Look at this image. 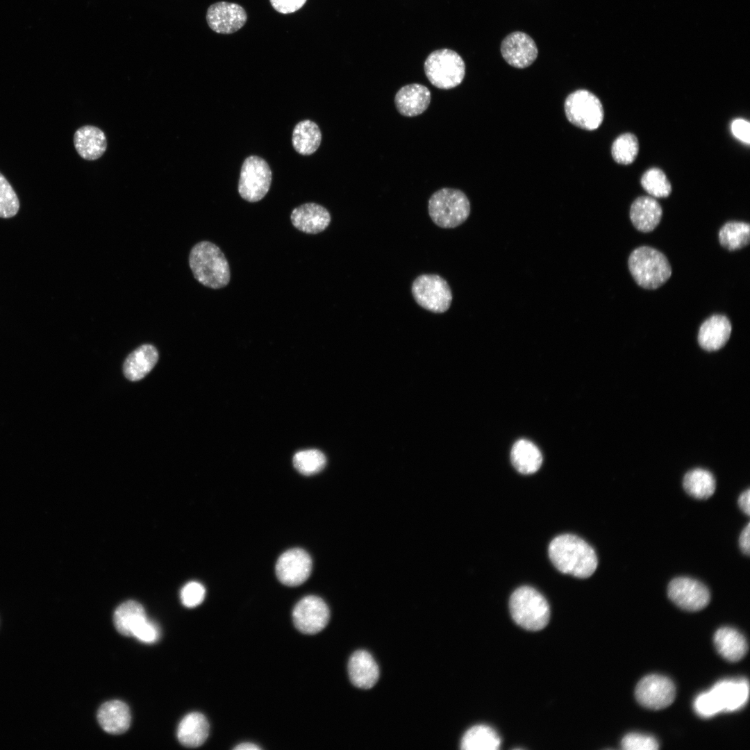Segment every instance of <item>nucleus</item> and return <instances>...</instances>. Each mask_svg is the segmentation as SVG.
I'll return each mask as SVG.
<instances>
[{
	"label": "nucleus",
	"mask_w": 750,
	"mask_h": 750,
	"mask_svg": "<svg viewBox=\"0 0 750 750\" xmlns=\"http://www.w3.org/2000/svg\"><path fill=\"white\" fill-rule=\"evenodd\" d=\"M683 485L690 496L699 499H706L715 492V480L709 471L697 468L685 474Z\"/></svg>",
	"instance_id": "31"
},
{
	"label": "nucleus",
	"mask_w": 750,
	"mask_h": 750,
	"mask_svg": "<svg viewBox=\"0 0 750 750\" xmlns=\"http://www.w3.org/2000/svg\"><path fill=\"white\" fill-rule=\"evenodd\" d=\"M326 459L324 454L317 449L303 450L293 457V465L301 474L306 476L318 473L325 467Z\"/></svg>",
	"instance_id": "35"
},
{
	"label": "nucleus",
	"mask_w": 750,
	"mask_h": 750,
	"mask_svg": "<svg viewBox=\"0 0 750 750\" xmlns=\"http://www.w3.org/2000/svg\"><path fill=\"white\" fill-rule=\"evenodd\" d=\"M710 691L720 712H731L746 704L749 689L746 679L723 680L716 683Z\"/></svg>",
	"instance_id": "16"
},
{
	"label": "nucleus",
	"mask_w": 750,
	"mask_h": 750,
	"mask_svg": "<svg viewBox=\"0 0 750 750\" xmlns=\"http://www.w3.org/2000/svg\"><path fill=\"white\" fill-rule=\"evenodd\" d=\"M695 712L701 717H710L721 712L710 691L699 694L694 701Z\"/></svg>",
	"instance_id": "39"
},
{
	"label": "nucleus",
	"mask_w": 750,
	"mask_h": 750,
	"mask_svg": "<svg viewBox=\"0 0 750 750\" xmlns=\"http://www.w3.org/2000/svg\"><path fill=\"white\" fill-rule=\"evenodd\" d=\"M501 738L492 728L483 724L468 729L462 738L460 748L464 750H497Z\"/></svg>",
	"instance_id": "30"
},
{
	"label": "nucleus",
	"mask_w": 750,
	"mask_h": 750,
	"mask_svg": "<svg viewBox=\"0 0 750 750\" xmlns=\"http://www.w3.org/2000/svg\"><path fill=\"white\" fill-rule=\"evenodd\" d=\"M97 717L101 727L106 732L115 735L126 732L131 721L128 706L118 700L107 701L102 704L98 710Z\"/></svg>",
	"instance_id": "22"
},
{
	"label": "nucleus",
	"mask_w": 750,
	"mask_h": 750,
	"mask_svg": "<svg viewBox=\"0 0 750 750\" xmlns=\"http://www.w3.org/2000/svg\"><path fill=\"white\" fill-rule=\"evenodd\" d=\"M628 265L637 284L647 290L660 288L672 275L671 265L667 257L648 246L634 249L629 256Z\"/></svg>",
	"instance_id": "3"
},
{
	"label": "nucleus",
	"mask_w": 750,
	"mask_h": 750,
	"mask_svg": "<svg viewBox=\"0 0 750 750\" xmlns=\"http://www.w3.org/2000/svg\"><path fill=\"white\" fill-rule=\"evenodd\" d=\"M292 225L301 232L317 234L329 225L331 217L326 208L315 203H306L295 208L290 215Z\"/></svg>",
	"instance_id": "17"
},
{
	"label": "nucleus",
	"mask_w": 750,
	"mask_h": 750,
	"mask_svg": "<svg viewBox=\"0 0 750 750\" xmlns=\"http://www.w3.org/2000/svg\"><path fill=\"white\" fill-rule=\"evenodd\" d=\"M206 590L199 582L192 581L184 585L181 591V599L183 604L188 608H194L202 603L205 598Z\"/></svg>",
	"instance_id": "38"
},
{
	"label": "nucleus",
	"mask_w": 750,
	"mask_h": 750,
	"mask_svg": "<svg viewBox=\"0 0 750 750\" xmlns=\"http://www.w3.org/2000/svg\"><path fill=\"white\" fill-rule=\"evenodd\" d=\"M500 51L508 65L519 69L529 67L538 55L533 39L522 31H514L506 36L501 41Z\"/></svg>",
	"instance_id": "14"
},
{
	"label": "nucleus",
	"mask_w": 750,
	"mask_h": 750,
	"mask_svg": "<svg viewBox=\"0 0 750 750\" xmlns=\"http://www.w3.org/2000/svg\"><path fill=\"white\" fill-rule=\"evenodd\" d=\"M509 608L513 620L528 631H540L549 622V603L533 588L522 586L515 590L510 596Z\"/></svg>",
	"instance_id": "4"
},
{
	"label": "nucleus",
	"mask_w": 750,
	"mask_h": 750,
	"mask_svg": "<svg viewBox=\"0 0 750 750\" xmlns=\"http://www.w3.org/2000/svg\"><path fill=\"white\" fill-rule=\"evenodd\" d=\"M76 152L83 159L95 160L101 158L107 148L106 138L99 128L85 125L78 128L74 135Z\"/></svg>",
	"instance_id": "21"
},
{
	"label": "nucleus",
	"mask_w": 750,
	"mask_h": 750,
	"mask_svg": "<svg viewBox=\"0 0 750 750\" xmlns=\"http://www.w3.org/2000/svg\"><path fill=\"white\" fill-rule=\"evenodd\" d=\"M640 182L644 190L653 197L665 198L671 194V183L659 168L652 167L647 170L642 176Z\"/></svg>",
	"instance_id": "34"
},
{
	"label": "nucleus",
	"mask_w": 750,
	"mask_h": 750,
	"mask_svg": "<svg viewBox=\"0 0 750 750\" xmlns=\"http://www.w3.org/2000/svg\"><path fill=\"white\" fill-rule=\"evenodd\" d=\"M638 151V138L631 133H625L619 135L613 142L611 148L614 160L625 165L631 164L635 160Z\"/></svg>",
	"instance_id": "33"
},
{
	"label": "nucleus",
	"mask_w": 750,
	"mask_h": 750,
	"mask_svg": "<svg viewBox=\"0 0 750 750\" xmlns=\"http://www.w3.org/2000/svg\"><path fill=\"white\" fill-rule=\"evenodd\" d=\"M158 360L156 348L152 344H142L126 358L123 365L124 374L131 381L141 380L151 371Z\"/></svg>",
	"instance_id": "24"
},
{
	"label": "nucleus",
	"mask_w": 750,
	"mask_h": 750,
	"mask_svg": "<svg viewBox=\"0 0 750 750\" xmlns=\"http://www.w3.org/2000/svg\"><path fill=\"white\" fill-rule=\"evenodd\" d=\"M431 98V92L428 88L422 84L412 83L403 86L397 91L394 103L401 115L415 117L428 108Z\"/></svg>",
	"instance_id": "18"
},
{
	"label": "nucleus",
	"mask_w": 750,
	"mask_h": 750,
	"mask_svg": "<svg viewBox=\"0 0 750 750\" xmlns=\"http://www.w3.org/2000/svg\"><path fill=\"white\" fill-rule=\"evenodd\" d=\"M668 597L677 606L688 611H697L705 608L710 601L707 587L697 580L689 577H678L668 585Z\"/></svg>",
	"instance_id": "12"
},
{
	"label": "nucleus",
	"mask_w": 750,
	"mask_h": 750,
	"mask_svg": "<svg viewBox=\"0 0 750 750\" xmlns=\"http://www.w3.org/2000/svg\"><path fill=\"white\" fill-rule=\"evenodd\" d=\"M272 183V171L267 162L257 156L247 157L241 167L238 192L249 202L261 200L268 192Z\"/></svg>",
	"instance_id": "9"
},
{
	"label": "nucleus",
	"mask_w": 750,
	"mask_h": 750,
	"mask_svg": "<svg viewBox=\"0 0 750 750\" xmlns=\"http://www.w3.org/2000/svg\"><path fill=\"white\" fill-rule=\"evenodd\" d=\"M749 535H750V524L748 523L747 524V526L743 528V530H742V533L740 534V538H739L740 547L741 550L742 551V552L744 554L747 555V556L749 555V551H750V538H749Z\"/></svg>",
	"instance_id": "43"
},
{
	"label": "nucleus",
	"mask_w": 750,
	"mask_h": 750,
	"mask_svg": "<svg viewBox=\"0 0 750 750\" xmlns=\"http://www.w3.org/2000/svg\"><path fill=\"white\" fill-rule=\"evenodd\" d=\"M662 215L660 203L647 196L638 197L631 204L630 219L636 229L649 233L659 224Z\"/></svg>",
	"instance_id": "23"
},
{
	"label": "nucleus",
	"mask_w": 750,
	"mask_h": 750,
	"mask_svg": "<svg viewBox=\"0 0 750 750\" xmlns=\"http://www.w3.org/2000/svg\"><path fill=\"white\" fill-rule=\"evenodd\" d=\"M147 619L143 606L133 600L119 605L113 615V622L117 631L124 636H133L138 626Z\"/></svg>",
	"instance_id": "28"
},
{
	"label": "nucleus",
	"mask_w": 750,
	"mask_h": 750,
	"mask_svg": "<svg viewBox=\"0 0 750 750\" xmlns=\"http://www.w3.org/2000/svg\"><path fill=\"white\" fill-rule=\"evenodd\" d=\"M312 560L303 549L294 548L282 553L276 565L278 579L288 586H297L309 577Z\"/></svg>",
	"instance_id": "13"
},
{
	"label": "nucleus",
	"mask_w": 750,
	"mask_h": 750,
	"mask_svg": "<svg viewBox=\"0 0 750 750\" xmlns=\"http://www.w3.org/2000/svg\"><path fill=\"white\" fill-rule=\"evenodd\" d=\"M621 747L625 750H656L658 749V743L651 736L629 733L622 740Z\"/></svg>",
	"instance_id": "37"
},
{
	"label": "nucleus",
	"mask_w": 750,
	"mask_h": 750,
	"mask_svg": "<svg viewBox=\"0 0 750 750\" xmlns=\"http://www.w3.org/2000/svg\"><path fill=\"white\" fill-rule=\"evenodd\" d=\"M565 112L569 122L587 131H594L601 124L604 112L599 99L586 90L571 93L565 101Z\"/></svg>",
	"instance_id": "7"
},
{
	"label": "nucleus",
	"mask_w": 750,
	"mask_h": 750,
	"mask_svg": "<svg viewBox=\"0 0 750 750\" xmlns=\"http://www.w3.org/2000/svg\"><path fill=\"white\" fill-rule=\"evenodd\" d=\"M412 296L423 308L435 313L446 312L452 301L451 288L445 279L437 274H422L412 283Z\"/></svg>",
	"instance_id": "8"
},
{
	"label": "nucleus",
	"mask_w": 750,
	"mask_h": 750,
	"mask_svg": "<svg viewBox=\"0 0 750 750\" xmlns=\"http://www.w3.org/2000/svg\"><path fill=\"white\" fill-rule=\"evenodd\" d=\"M713 640L718 653L731 662L741 660L748 649L744 635L733 628H719L714 635Z\"/></svg>",
	"instance_id": "26"
},
{
	"label": "nucleus",
	"mask_w": 750,
	"mask_h": 750,
	"mask_svg": "<svg viewBox=\"0 0 750 750\" xmlns=\"http://www.w3.org/2000/svg\"><path fill=\"white\" fill-rule=\"evenodd\" d=\"M236 750H258L260 749V747L255 744L250 742L242 743L234 747Z\"/></svg>",
	"instance_id": "45"
},
{
	"label": "nucleus",
	"mask_w": 750,
	"mask_h": 750,
	"mask_svg": "<svg viewBox=\"0 0 750 750\" xmlns=\"http://www.w3.org/2000/svg\"><path fill=\"white\" fill-rule=\"evenodd\" d=\"M511 462L514 467L523 474L537 472L542 462V456L539 449L531 441L522 439L512 447Z\"/></svg>",
	"instance_id": "27"
},
{
	"label": "nucleus",
	"mask_w": 750,
	"mask_h": 750,
	"mask_svg": "<svg viewBox=\"0 0 750 750\" xmlns=\"http://www.w3.org/2000/svg\"><path fill=\"white\" fill-rule=\"evenodd\" d=\"M719 241L728 251L744 248L750 242L749 224L738 221L726 222L719 231Z\"/></svg>",
	"instance_id": "32"
},
{
	"label": "nucleus",
	"mask_w": 750,
	"mask_h": 750,
	"mask_svg": "<svg viewBox=\"0 0 750 750\" xmlns=\"http://www.w3.org/2000/svg\"><path fill=\"white\" fill-rule=\"evenodd\" d=\"M549 556L558 570L585 578L596 570L598 559L593 548L581 538L563 534L556 537L549 546Z\"/></svg>",
	"instance_id": "1"
},
{
	"label": "nucleus",
	"mask_w": 750,
	"mask_h": 750,
	"mask_svg": "<svg viewBox=\"0 0 750 750\" xmlns=\"http://www.w3.org/2000/svg\"><path fill=\"white\" fill-rule=\"evenodd\" d=\"M307 0H269L272 7L282 14H290L299 10Z\"/></svg>",
	"instance_id": "41"
},
{
	"label": "nucleus",
	"mask_w": 750,
	"mask_h": 750,
	"mask_svg": "<svg viewBox=\"0 0 750 750\" xmlns=\"http://www.w3.org/2000/svg\"><path fill=\"white\" fill-rule=\"evenodd\" d=\"M322 133L314 122L306 119L299 122L292 132V145L294 150L304 156L310 155L319 148Z\"/></svg>",
	"instance_id": "29"
},
{
	"label": "nucleus",
	"mask_w": 750,
	"mask_h": 750,
	"mask_svg": "<svg viewBox=\"0 0 750 750\" xmlns=\"http://www.w3.org/2000/svg\"><path fill=\"white\" fill-rule=\"evenodd\" d=\"M19 209V199L12 187L0 172V217L15 216Z\"/></svg>",
	"instance_id": "36"
},
{
	"label": "nucleus",
	"mask_w": 750,
	"mask_h": 750,
	"mask_svg": "<svg viewBox=\"0 0 750 750\" xmlns=\"http://www.w3.org/2000/svg\"><path fill=\"white\" fill-rule=\"evenodd\" d=\"M209 734V724L206 717L199 712H191L181 721L177 730L179 742L186 747H198L203 744Z\"/></svg>",
	"instance_id": "25"
},
{
	"label": "nucleus",
	"mask_w": 750,
	"mask_h": 750,
	"mask_svg": "<svg viewBox=\"0 0 750 750\" xmlns=\"http://www.w3.org/2000/svg\"><path fill=\"white\" fill-rule=\"evenodd\" d=\"M189 265L194 278L206 287L219 289L230 281L228 261L221 249L210 242L194 244L189 254Z\"/></svg>",
	"instance_id": "2"
},
{
	"label": "nucleus",
	"mask_w": 750,
	"mask_h": 750,
	"mask_svg": "<svg viewBox=\"0 0 750 750\" xmlns=\"http://www.w3.org/2000/svg\"><path fill=\"white\" fill-rule=\"evenodd\" d=\"M329 609L322 599L309 595L301 599L294 606L292 619L295 627L305 634H315L327 625Z\"/></svg>",
	"instance_id": "10"
},
{
	"label": "nucleus",
	"mask_w": 750,
	"mask_h": 750,
	"mask_svg": "<svg viewBox=\"0 0 750 750\" xmlns=\"http://www.w3.org/2000/svg\"><path fill=\"white\" fill-rule=\"evenodd\" d=\"M750 491L747 489L743 492L738 499V504L740 509L747 515L750 514Z\"/></svg>",
	"instance_id": "44"
},
{
	"label": "nucleus",
	"mask_w": 750,
	"mask_h": 750,
	"mask_svg": "<svg viewBox=\"0 0 750 750\" xmlns=\"http://www.w3.org/2000/svg\"><path fill=\"white\" fill-rule=\"evenodd\" d=\"M428 213L432 221L444 228H456L468 218L470 202L461 190L444 188L435 192L428 200Z\"/></svg>",
	"instance_id": "5"
},
{
	"label": "nucleus",
	"mask_w": 750,
	"mask_h": 750,
	"mask_svg": "<svg viewBox=\"0 0 750 750\" xmlns=\"http://www.w3.org/2000/svg\"><path fill=\"white\" fill-rule=\"evenodd\" d=\"M247 15L240 5L226 1L212 4L207 10L206 20L216 33L231 34L240 30L246 23Z\"/></svg>",
	"instance_id": "15"
},
{
	"label": "nucleus",
	"mask_w": 750,
	"mask_h": 750,
	"mask_svg": "<svg viewBox=\"0 0 750 750\" xmlns=\"http://www.w3.org/2000/svg\"><path fill=\"white\" fill-rule=\"evenodd\" d=\"M424 68L431 83L440 89L448 90L458 86L465 75L462 58L449 49H438L430 53Z\"/></svg>",
	"instance_id": "6"
},
{
	"label": "nucleus",
	"mask_w": 750,
	"mask_h": 750,
	"mask_svg": "<svg viewBox=\"0 0 750 750\" xmlns=\"http://www.w3.org/2000/svg\"><path fill=\"white\" fill-rule=\"evenodd\" d=\"M133 636L141 642L153 643L158 639L159 631L157 626L147 618L135 629Z\"/></svg>",
	"instance_id": "40"
},
{
	"label": "nucleus",
	"mask_w": 750,
	"mask_h": 750,
	"mask_svg": "<svg viewBox=\"0 0 750 750\" xmlns=\"http://www.w3.org/2000/svg\"><path fill=\"white\" fill-rule=\"evenodd\" d=\"M348 673L351 683L359 688L369 689L377 682L378 667L372 655L364 650L355 651L349 658Z\"/></svg>",
	"instance_id": "20"
},
{
	"label": "nucleus",
	"mask_w": 750,
	"mask_h": 750,
	"mask_svg": "<svg viewBox=\"0 0 750 750\" xmlns=\"http://www.w3.org/2000/svg\"><path fill=\"white\" fill-rule=\"evenodd\" d=\"M731 330V324L725 315H713L701 325L698 333L699 344L706 351H717L728 342Z\"/></svg>",
	"instance_id": "19"
},
{
	"label": "nucleus",
	"mask_w": 750,
	"mask_h": 750,
	"mask_svg": "<svg viewBox=\"0 0 750 750\" xmlns=\"http://www.w3.org/2000/svg\"><path fill=\"white\" fill-rule=\"evenodd\" d=\"M676 690L668 678L651 674L642 678L635 688L637 701L643 706L659 710L669 706L675 698Z\"/></svg>",
	"instance_id": "11"
},
{
	"label": "nucleus",
	"mask_w": 750,
	"mask_h": 750,
	"mask_svg": "<svg viewBox=\"0 0 750 750\" xmlns=\"http://www.w3.org/2000/svg\"><path fill=\"white\" fill-rule=\"evenodd\" d=\"M733 135L743 142H750V124L743 119H735L731 124Z\"/></svg>",
	"instance_id": "42"
}]
</instances>
